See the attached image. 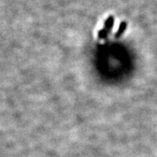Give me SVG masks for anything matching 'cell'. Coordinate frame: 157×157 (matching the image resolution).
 <instances>
[{"mask_svg":"<svg viewBox=\"0 0 157 157\" xmlns=\"http://www.w3.org/2000/svg\"><path fill=\"white\" fill-rule=\"evenodd\" d=\"M127 27H128V22H126V21H122V22H120V27L118 28L117 31L115 32V38H116V39L120 38V37L124 34V31H125L126 29H127Z\"/></svg>","mask_w":157,"mask_h":157,"instance_id":"6da1fadb","label":"cell"},{"mask_svg":"<svg viewBox=\"0 0 157 157\" xmlns=\"http://www.w3.org/2000/svg\"><path fill=\"white\" fill-rule=\"evenodd\" d=\"M114 22H115V18H114V16L113 15H109L107 18V19L105 20V22H104V28L110 32L111 30L112 29L113 26H114Z\"/></svg>","mask_w":157,"mask_h":157,"instance_id":"7a4b0ae2","label":"cell"},{"mask_svg":"<svg viewBox=\"0 0 157 157\" xmlns=\"http://www.w3.org/2000/svg\"><path fill=\"white\" fill-rule=\"evenodd\" d=\"M109 31L105 28H102L98 31V38L99 39H105L108 37Z\"/></svg>","mask_w":157,"mask_h":157,"instance_id":"3957f363","label":"cell"}]
</instances>
